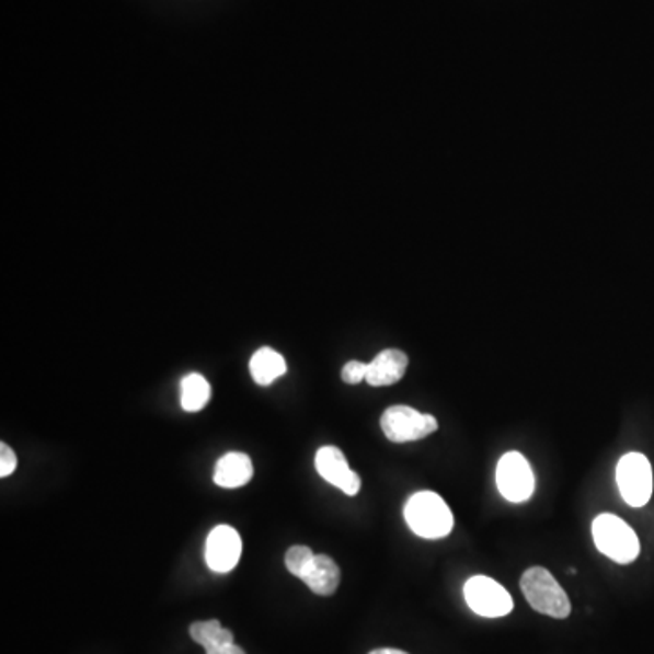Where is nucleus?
<instances>
[{
    "mask_svg": "<svg viewBox=\"0 0 654 654\" xmlns=\"http://www.w3.org/2000/svg\"><path fill=\"white\" fill-rule=\"evenodd\" d=\"M463 596L471 611L480 617L501 618L513 611V598L504 585L490 576H473L463 585Z\"/></svg>",
    "mask_w": 654,
    "mask_h": 654,
    "instance_id": "423d86ee",
    "label": "nucleus"
},
{
    "mask_svg": "<svg viewBox=\"0 0 654 654\" xmlns=\"http://www.w3.org/2000/svg\"><path fill=\"white\" fill-rule=\"evenodd\" d=\"M209 399H211V386L203 375L192 372V375L182 378V410L187 411V413H197V411H203L208 405Z\"/></svg>",
    "mask_w": 654,
    "mask_h": 654,
    "instance_id": "2eb2a0df",
    "label": "nucleus"
},
{
    "mask_svg": "<svg viewBox=\"0 0 654 654\" xmlns=\"http://www.w3.org/2000/svg\"><path fill=\"white\" fill-rule=\"evenodd\" d=\"M251 377L259 386H269L288 371L286 360L272 347H262L251 357Z\"/></svg>",
    "mask_w": 654,
    "mask_h": 654,
    "instance_id": "4468645a",
    "label": "nucleus"
},
{
    "mask_svg": "<svg viewBox=\"0 0 654 654\" xmlns=\"http://www.w3.org/2000/svg\"><path fill=\"white\" fill-rule=\"evenodd\" d=\"M313 559L314 553L311 549L306 548V546H292V548L288 549V553H286V567H288L291 575L300 578L303 570L308 567L309 562Z\"/></svg>",
    "mask_w": 654,
    "mask_h": 654,
    "instance_id": "dca6fc26",
    "label": "nucleus"
},
{
    "mask_svg": "<svg viewBox=\"0 0 654 654\" xmlns=\"http://www.w3.org/2000/svg\"><path fill=\"white\" fill-rule=\"evenodd\" d=\"M314 468L328 484L335 485L336 490L344 491L347 496L358 495L363 487V480L352 471L347 458L339 447H320L314 457Z\"/></svg>",
    "mask_w": 654,
    "mask_h": 654,
    "instance_id": "6e6552de",
    "label": "nucleus"
},
{
    "mask_svg": "<svg viewBox=\"0 0 654 654\" xmlns=\"http://www.w3.org/2000/svg\"><path fill=\"white\" fill-rule=\"evenodd\" d=\"M190 634L193 642L203 645L206 654H245L242 647L234 644L233 633L222 628L218 620L192 623Z\"/></svg>",
    "mask_w": 654,
    "mask_h": 654,
    "instance_id": "9b49d317",
    "label": "nucleus"
},
{
    "mask_svg": "<svg viewBox=\"0 0 654 654\" xmlns=\"http://www.w3.org/2000/svg\"><path fill=\"white\" fill-rule=\"evenodd\" d=\"M366 377L367 364L358 363V360L347 363L344 369H342V380L346 383H352V386L363 382V380H366Z\"/></svg>",
    "mask_w": 654,
    "mask_h": 654,
    "instance_id": "f3484780",
    "label": "nucleus"
},
{
    "mask_svg": "<svg viewBox=\"0 0 654 654\" xmlns=\"http://www.w3.org/2000/svg\"><path fill=\"white\" fill-rule=\"evenodd\" d=\"M408 355L400 349H383L367 364L366 382L372 388L393 386L404 378L408 371Z\"/></svg>",
    "mask_w": 654,
    "mask_h": 654,
    "instance_id": "9d476101",
    "label": "nucleus"
},
{
    "mask_svg": "<svg viewBox=\"0 0 654 654\" xmlns=\"http://www.w3.org/2000/svg\"><path fill=\"white\" fill-rule=\"evenodd\" d=\"M617 482L626 504L644 507L653 495V469L642 452H628L617 466Z\"/></svg>",
    "mask_w": 654,
    "mask_h": 654,
    "instance_id": "20e7f679",
    "label": "nucleus"
},
{
    "mask_svg": "<svg viewBox=\"0 0 654 654\" xmlns=\"http://www.w3.org/2000/svg\"><path fill=\"white\" fill-rule=\"evenodd\" d=\"M404 518L411 531L426 540L446 538L452 531V513L433 491H421L405 504Z\"/></svg>",
    "mask_w": 654,
    "mask_h": 654,
    "instance_id": "f257e3e1",
    "label": "nucleus"
},
{
    "mask_svg": "<svg viewBox=\"0 0 654 654\" xmlns=\"http://www.w3.org/2000/svg\"><path fill=\"white\" fill-rule=\"evenodd\" d=\"M242 557V538L231 526H217L208 535L206 562L215 573H229Z\"/></svg>",
    "mask_w": 654,
    "mask_h": 654,
    "instance_id": "1a4fd4ad",
    "label": "nucleus"
},
{
    "mask_svg": "<svg viewBox=\"0 0 654 654\" xmlns=\"http://www.w3.org/2000/svg\"><path fill=\"white\" fill-rule=\"evenodd\" d=\"M380 427L388 440L394 444L415 441L433 435L438 429L435 416L424 415L421 411L413 410L410 405H391L383 411Z\"/></svg>",
    "mask_w": 654,
    "mask_h": 654,
    "instance_id": "39448f33",
    "label": "nucleus"
},
{
    "mask_svg": "<svg viewBox=\"0 0 654 654\" xmlns=\"http://www.w3.org/2000/svg\"><path fill=\"white\" fill-rule=\"evenodd\" d=\"M253 479V462L245 452H228L217 462L215 468V484L226 490H237L242 485L250 484Z\"/></svg>",
    "mask_w": 654,
    "mask_h": 654,
    "instance_id": "ddd939ff",
    "label": "nucleus"
},
{
    "mask_svg": "<svg viewBox=\"0 0 654 654\" xmlns=\"http://www.w3.org/2000/svg\"><path fill=\"white\" fill-rule=\"evenodd\" d=\"M369 654H410V653H405V651L389 650V647H383V650L371 651V653H369Z\"/></svg>",
    "mask_w": 654,
    "mask_h": 654,
    "instance_id": "6ab92c4d",
    "label": "nucleus"
},
{
    "mask_svg": "<svg viewBox=\"0 0 654 654\" xmlns=\"http://www.w3.org/2000/svg\"><path fill=\"white\" fill-rule=\"evenodd\" d=\"M300 581L308 585L314 595L331 596L341 584V567L328 554H314V559L300 575Z\"/></svg>",
    "mask_w": 654,
    "mask_h": 654,
    "instance_id": "f8f14e48",
    "label": "nucleus"
},
{
    "mask_svg": "<svg viewBox=\"0 0 654 654\" xmlns=\"http://www.w3.org/2000/svg\"><path fill=\"white\" fill-rule=\"evenodd\" d=\"M521 593L535 611L551 618H564L571 615L570 596L565 595L562 585L543 567H529L521 575Z\"/></svg>",
    "mask_w": 654,
    "mask_h": 654,
    "instance_id": "f03ea898",
    "label": "nucleus"
},
{
    "mask_svg": "<svg viewBox=\"0 0 654 654\" xmlns=\"http://www.w3.org/2000/svg\"><path fill=\"white\" fill-rule=\"evenodd\" d=\"M16 469V457L13 449H11L8 444H0V477L5 479V477H10L13 471Z\"/></svg>",
    "mask_w": 654,
    "mask_h": 654,
    "instance_id": "a211bd4d",
    "label": "nucleus"
},
{
    "mask_svg": "<svg viewBox=\"0 0 654 654\" xmlns=\"http://www.w3.org/2000/svg\"><path fill=\"white\" fill-rule=\"evenodd\" d=\"M595 546L617 564H631L639 559L640 540L631 527L615 515L596 516L593 521Z\"/></svg>",
    "mask_w": 654,
    "mask_h": 654,
    "instance_id": "7ed1b4c3",
    "label": "nucleus"
},
{
    "mask_svg": "<svg viewBox=\"0 0 654 654\" xmlns=\"http://www.w3.org/2000/svg\"><path fill=\"white\" fill-rule=\"evenodd\" d=\"M496 485L506 501L526 502L535 493V474L526 457L518 451H509L501 458L496 468Z\"/></svg>",
    "mask_w": 654,
    "mask_h": 654,
    "instance_id": "0eeeda50",
    "label": "nucleus"
}]
</instances>
